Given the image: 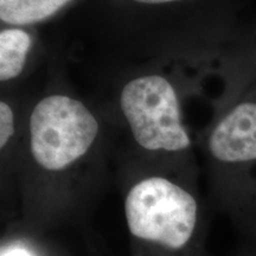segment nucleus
I'll return each instance as SVG.
<instances>
[{
    "label": "nucleus",
    "mask_w": 256,
    "mask_h": 256,
    "mask_svg": "<svg viewBox=\"0 0 256 256\" xmlns=\"http://www.w3.org/2000/svg\"><path fill=\"white\" fill-rule=\"evenodd\" d=\"M220 200L256 244V98L234 104L206 140Z\"/></svg>",
    "instance_id": "nucleus-1"
},
{
    "label": "nucleus",
    "mask_w": 256,
    "mask_h": 256,
    "mask_svg": "<svg viewBox=\"0 0 256 256\" xmlns=\"http://www.w3.org/2000/svg\"><path fill=\"white\" fill-rule=\"evenodd\" d=\"M124 215L134 238L162 250H184L198 236L196 198L168 178H144L133 185L124 200Z\"/></svg>",
    "instance_id": "nucleus-2"
},
{
    "label": "nucleus",
    "mask_w": 256,
    "mask_h": 256,
    "mask_svg": "<svg viewBox=\"0 0 256 256\" xmlns=\"http://www.w3.org/2000/svg\"><path fill=\"white\" fill-rule=\"evenodd\" d=\"M30 150L34 162L57 172L87 154L98 134V122L90 110L66 95L46 96L31 112Z\"/></svg>",
    "instance_id": "nucleus-3"
},
{
    "label": "nucleus",
    "mask_w": 256,
    "mask_h": 256,
    "mask_svg": "<svg viewBox=\"0 0 256 256\" xmlns=\"http://www.w3.org/2000/svg\"><path fill=\"white\" fill-rule=\"evenodd\" d=\"M120 107L134 139L142 148L178 152L190 147L177 92L162 76L145 75L126 83L120 94Z\"/></svg>",
    "instance_id": "nucleus-4"
},
{
    "label": "nucleus",
    "mask_w": 256,
    "mask_h": 256,
    "mask_svg": "<svg viewBox=\"0 0 256 256\" xmlns=\"http://www.w3.org/2000/svg\"><path fill=\"white\" fill-rule=\"evenodd\" d=\"M72 0H0V19L10 25H30L50 18Z\"/></svg>",
    "instance_id": "nucleus-5"
},
{
    "label": "nucleus",
    "mask_w": 256,
    "mask_h": 256,
    "mask_svg": "<svg viewBox=\"0 0 256 256\" xmlns=\"http://www.w3.org/2000/svg\"><path fill=\"white\" fill-rule=\"evenodd\" d=\"M31 44V36L22 28L0 32V81L8 82L20 75Z\"/></svg>",
    "instance_id": "nucleus-6"
},
{
    "label": "nucleus",
    "mask_w": 256,
    "mask_h": 256,
    "mask_svg": "<svg viewBox=\"0 0 256 256\" xmlns=\"http://www.w3.org/2000/svg\"><path fill=\"white\" fill-rule=\"evenodd\" d=\"M14 133V116L12 108L5 101L0 102V147L5 148Z\"/></svg>",
    "instance_id": "nucleus-7"
},
{
    "label": "nucleus",
    "mask_w": 256,
    "mask_h": 256,
    "mask_svg": "<svg viewBox=\"0 0 256 256\" xmlns=\"http://www.w3.org/2000/svg\"><path fill=\"white\" fill-rule=\"evenodd\" d=\"M2 256H30L26 252H24L23 249H19V248H14L11 250H8L6 252H2Z\"/></svg>",
    "instance_id": "nucleus-8"
},
{
    "label": "nucleus",
    "mask_w": 256,
    "mask_h": 256,
    "mask_svg": "<svg viewBox=\"0 0 256 256\" xmlns=\"http://www.w3.org/2000/svg\"><path fill=\"white\" fill-rule=\"evenodd\" d=\"M134 2H142V4H164V2H177V0H134Z\"/></svg>",
    "instance_id": "nucleus-9"
},
{
    "label": "nucleus",
    "mask_w": 256,
    "mask_h": 256,
    "mask_svg": "<svg viewBox=\"0 0 256 256\" xmlns=\"http://www.w3.org/2000/svg\"><path fill=\"white\" fill-rule=\"evenodd\" d=\"M244 256H256V244H252V249Z\"/></svg>",
    "instance_id": "nucleus-10"
}]
</instances>
